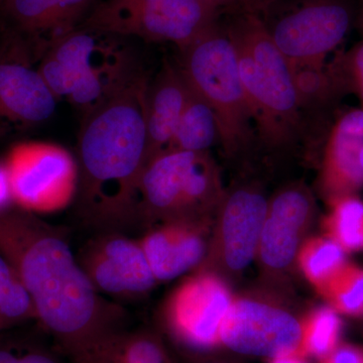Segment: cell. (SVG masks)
I'll return each instance as SVG.
<instances>
[{
    "label": "cell",
    "instance_id": "6da1fadb",
    "mask_svg": "<svg viewBox=\"0 0 363 363\" xmlns=\"http://www.w3.org/2000/svg\"><path fill=\"white\" fill-rule=\"evenodd\" d=\"M0 253L30 293L37 320L69 357L118 330V309L91 284L64 234L20 208L0 213Z\"/></svg>",
    "mask_w": 363,
    "mask_h": 363
},
{
    "label": "cell",
    "instance_id": "7a4b0ae2",
    "mask_svg": "<svg viewBox=\"0 0 363 363\" xmlns=\"http://www.w3.org/2000/svg\"><path fill=\"white\" fill-rule=\"evenodd\" d=\"M149 81L136 68L112 96L83 116L75 201L80 218L89 225L113 228L138 219L140 182L147 162Z\"/></svg>",
    "mask_w": 363,
    "mask_h": 363
},
{
    "label": "cell",
    "instance_id": "3957f363",
    "mask_svg": "<svg viewBox=\"0 0 363 363\" xmlns=\"http://www.w3.org/2000/svg\"><path fill=\"white\" fill-rule=\"evenodd\" d=\"M259 135L281 145L296 138L304 105L292 67L272 40L259 16L245 11L226 30Z\"/></svg>",
    "mask_w": 363,
    "mask_h": 363
},
{
    "label": "cell",
    "instance_id": "277c9868",
    "mask_svg": "<svg viewBox=\"0 0 363 363\" xmlns=\"http://www.w3.org/2000/svg\"><path fill=\"white\" fill-rule=\"evenodd\" d=\"M118 37L78 26L43 54L40 73L57 99L83 116L106 101L136 70Z\"/></svg>",
    "mask_w": 363,
    "mask_h": 363
},
{
    "label": "cell",
    "instance_id": "5b68a950",
    "mask_svg": "<svg viewBox=\"0 0 363 363\" xmlns=\"http://www.w3.org/2000/svg\"><path fill=\"white\" fill-rule=\"evenodd\" d=\"M182 54V71L214 111L224 149H240L250 138L253 121L238 55L226 30L213 26Z\"/></svg>",
    "mask_w": 363,
    "mask_h": 363
},
{
    "label": "cell",
    "instance_id": "8992f818",
    "mask_svg": "<svg viewBox=\"0 0 363 363\" xmlns=\"http://www.w3.org/2000/svg\"><path fill=\"white\" fill-rule=\"evenodd\" d=\"M220 9L205 0H98L79 26L118 38L172 43L183 52L217 25Z\"/></svg>",
    "mask_w": 363,
    "mask_h": 363
},
{
    "label": "cell",
    "instance_id": "52a82bcc",
    "mask_svg": "<svg viewBox=\"0 0 363 363\" xmlns=\"http://www.w3.org/2000/svg\"><path fill=\"white\" fill-rule=\"evenodd\" d=\"M220 196L218 174L208 152L164 150L143 169L138 217L149 221L202 218Z\"/></svg>",
    "mask_w": 363,
    "mask_h": 363
},
{
    "label": "cell",
    "instance_id": "ba28073f",
    "mask_svg": "<svg viewBox=\"0 0 363 363\" xmlns=\"http://www.w3.org/2000/svg\"><path fill=\"white\" fill-rule=\"evenodd\" d=\"M352 21L350 0H303L276 23L267 25L292 67L301 94L313 92L323 83L327 57L345 39Z\"/></svg>",
    "mask_w": 363,
    "mask_h": 363
},
{
    "label": "cell",
    "instance_id": "9c48e42d",
    "mask_svg": "<svg viewBox=\"0 0 363 363\" xmlns=\"http://www.w3.org/2000/svg\"><path fill=\"white\" fill-rule=\"evenodd\" d=\"M4 164L16 208L50 214L75 201L79 172L76 157L56 143L21 142L9 149Z\"/></svg>",
    "mask_w": 363,
    "mask_h": 363
},
{
    "label": "cell",
    "instance_id": "30bf717a",
    "mask_svg": "<svg viewBox=\"0 0 363 363\" xmlns=\"http://www.w3.org/2000/svg\"><path fill=\"white\" fill-rule=\"evenodd\" d=\"M32 44L11 32L0 47V136L32 130L49 121L58 99L30 60Z\"/></svg>",
    "mask_w": 363,
    "mask_h": 363
},
{
    "label": "cell",
    "instance_id": "8fae6325",
    "mask_svg": "<svg viewBox=\"0 0 363 363\" xmlns=\"http://www.w3.org/2000/svg\"><path fill=\"white\" fill-rule=\"evenodd\" d=\"M218 277L199 274L174 291L164 308V321L174 339L187 350L208 351L220 345V329L233 304Z\"/></svg>",
    "mask_w": 363,
    "mask_h": 363
},
{
    "label": "cell",
    "instance_id": "7c38bea8",
    "mask_svg": "<svg viewBox=\"0 0 363 363\" xmlns=\"http://www.w3.org/2000/svg\"><path fill=\"white\" fill-rule=\"evenodd\" d=\"M301 341L302 326L293 315L255 301H233L220 329V345L250 357L300 354Z\"/></svg>",
    "mask_w": 363,
    "mask_h": 363
},
{
    "label": "cell",
    "instance_id": "4fadbf2b",
    "mask_svg": "<svg viewBox=\"0 0 363 363\" xmlns=\"http://www.w3.org/2000/svg\"><path fill=\"white\" fill-rule=\"evenodd\" d=\"M78 259L99 294L138 298L157 283L140 240L121 233H104L89 241Z\"/></svg>",
    "mask_w": 363,
    "mask_h": 363
},
{
    "label": "cell",
    "instance_id": "5bb4252c",
    "mask_svg": "<svg viewBox=\"0 0 363 363\" xmlns=\"http://www.w3.org/2000/svg\"><path fill=\"white\" fill-rule=\"evenodd\" d=\"M363 108H348L332 123L325 143L320 187L329 202L363 188Z\"/></svg>",
    "mask_w": 363,
    "mask_h": 363
},
{
    "label": "cell",
    "instance_id": "9a60e30c",
    "mask_svg": "<svg viewBox=\"0 0 363 363\" xmlns=\"http://www.w3.org/2000/svg\"><path fill=\"white\" fill-rule=\"evenodd\" d=\"M98 0H0V16L40 54L84 21Z\"/></svg>",
    "mask_w": 363,
    "mask_h": 363
},
{
    "label": "cell",
    "instance_id": "2e32d148",
    "mask_svg": "<svg viewBox=\"0 0 363 363\" xmlns=\"http://www.w3.org/2000/svg\"><path fill=\"white\" fill-rule=\"evenodd\" d=\"M201 225V218L172 219L138 240L157 283L179 278L202 262L206 240Z\"/></svg>",
    "mask_w": 363,
    "mask_h": 363
},
{
    "label": "cell",
    "instance_id": "e0dca14e",
    "mask_svg": "<svg viewBox=\"0 0 363 363\" xmlns=\"http://www.w3.org/2000/svg\"><path fill=\"white\" fill-rule=\"evenodd\" d=\"M312 208L311 196L300 187L286 189L269 202L259 245L260 259L266 266L284 269L295 259Z\"/></svg>",
    "mask_w": 363,
    "mask_h": 363
},
{
    "label": "cell",
    "instance_id": "ac0fdd59",
    "mask_svg": "<svg viewBox=\"0 0 363 363\" xmlns=\"http://www.w3.org/2000/svg\"><path fill=\"white\" fill-rule=\"evenodd\" d=\"M269 202L257 191L240 189L224 200L221 212L222 252L234 271L247 267L259 252Z\"/></svg>",
    "mask_w": 363,
    "mask_h": 363
},
{
    "label": "cell",
    "instance_id": "d6986e66",
    "mask_svg": "<svg viewBox=\"0 0 363 363\" xmlns=\"http://www.w3.org/2000/svg\"><path fill=\"white\" fill-rule=\"evenodd\" d=\"M191 92L180 66L166 64L154 80L149 81L145 104L147 161L168 147Z\"/></svg>",
    "mask_w": 363,
    "mask_h": 363
},
{
    "label": "cell",
    "instance_id": "ffe728a7",
    "mask_svg": "<svg viewBox=\"0 0 363 363\" xmlns=\"http://www.w3.org/2000/svg\"><path fill=\"white\" fill-rule=\"evenodd\" d=\"M72 363H173L159 337L147 331H112L71 357Z\"/></svg>",
    "mask_w": 363,
    "mask_h": 363
},
{
    "label": "cell",
    "instance_id": "44dd1931",
    "mask_svg": "<svg viewBox=\"0 0 363 363\" xmlns=\"http://www.w3.org/2000/svg\"><path fill=\"white\" fill-rule=\"evenodd\" d=\"M218 142L220 128L217 117L210 105L192 88L173 138L164 150L208 152Z\"/></svg>",
    "mask_w": 363,
    "mask_h": 363
},
{
    "label": "cell",
    "instance_id": "7402d4cb",
    "mask_svg": "<svg viewBox=\"0 0 363 363\" xmlns=\"http://www.w3.org/2000/svg\"><path fill=\"white\" fill-rule=\"evenodd\" d=\"M33 319L37 320V312L30 293L0 253V333Z\"/></svg>",
    "mask_w": 363,
    "mask_h": 363
},
{
    "label": "cell",
    "instance_id": "603a6c76",
    "mask_svg": "<svg viewBox=\"0 0 363 363\" xmlns=\"http://www.w3.org/2000/svg\"><path fill=\"white\" fill-rule=\"evenodd\" d=\"M330 213L325 220L328 238L344 252L363 248V201L357 195L343 196L330 202Z\"/></svg>",
    "mask_w": 363,
    "mask_h": 363
},
{
    "label": "cell",
    "instance_id": "cb8c5ba5",
    "mask_svg": "<svg viewBox=\"0 0 363 363\" xmlns=\"http://www.w3.org/2000/svg\"><path fill=\"white\" fill-rule=\"evenodd\" d=\"M302 326L300 354L324 359L339 345L341 320L333 308L315 310L305 318Z\"/></svg>",
    "mask_w": 363,
    "mask_h": 363
},
{
    "label": "cell",
    "instance_id": "d4e9b609",
    "mask_svg": "<svg viewBox=\"0 0 363 363\" xmlns=\"http://www.w3.org/2000/svg\"><path fill=\"white\" fill-rule=\"evenodd\" d=\"M344 250L330 238H311L298 253V264L306 278L321 291L345 264Z\"/></svg>",
    "mask_w": 363,
    "mask_h": 363
},
{
    "label": "cell",
    "instance_id": "484cf974",
    "mask_svg": "<svg viewBox=\"0 0 363 363\" xmlns=\"http://www.w3.org/2000/svg\"><path fill=\"white\" fill-rule=\"evenodd\" d=\"M320 292L336 311L363 314V269L345 262Z\"/></svg>",
    "mask_w": 363,
    "mask_h": 363
},
{
    "label": "cell",
    "instance_id": "4316f807",
    "mask_svg": "<svg viewBox=\"0 0 363 363\" xmlns=\"http://www.w3.org/2000/svg\"><path fill=\"white\" fill-rule=\"evenodd\" d=\"M326 68L339 94L355 95L363 108V40L338 54Z\"/></svg>",
    "mask_w": 363,
    "mask_h": 363
},
{
    "label": "cell",
    "instance_id": "83f0119b",
    "mask_svg": "<svg viewBox=\"0 0 363 363\" xmlns=\"http://www.w3.org/2000/svg\"><path fill=\"white\" fill-rule=\"evenodd\" d=\"M0 363H63L40 344L16 339H0Z\"/></svg>",
    "mask_w": 363,
    "mask_h": 363
},
{
    "label": "cell",
    "instance_id": "f1b7e54d",
    "mask_svg": "<svg viewBox=\"0 0 363 363\" xmlns=\"http://www.w3.org/2000/svg\"><path fill=\"white\" fill-rule=\"evenodd\" d=\"M322 363H363V348L350 344L338 345Z\"/></svg>",
    "mask_w": 363,
    "mask_h": 363
},
{
    "label": "cell",
    "instance_id": "f546056e",
    "mask_svg": "<svg viewBox=\"0 0 363 363\" xmlns=\"http://www.w3.org/2000/svg\"><path fill=\"white\" fill-rule=\"evenodd\" d=\"M16 207L4 161H0V213Z\"/></svg>",
    "mask_w": 363,
    "mask_h": 363
},
{
    "label": "cell",
    "instance_id": "4dcf8cb0",
    "mask_svg": "<svg viewBox=\"0 0 363 363\" xmlns=\"http://www.w3.org/2000/svg\"><path fill=\"white\" fill-rule=\"evenodd\" d=\"M278 0H242V6L247 13H267Z\"/></svg>",
    "mask_w": 363,
    "mask_h": 363
},
{
    "label": "cell",
    "instance_id": "1f68e13d",
    "mask_svg": "<svg viewBox=\"0 0 363 363\" xmlns=\"http://www.w3.org/2000/svg\"><path fill=\"white\" fill-rule=\"evenodd\" d=\"M269 363H309L306 360V357L298 353H292V354L281 355V357H274L271 359Z\"/></svg>",
    "mask_w": 363,
    "mask_h": 363
},
{
    "label": "cell",
    "instance_id": "d6a6232c",
    "mask_svg": "<svg viewBox=\"0 0 363 363\" xmlns=\"http://www.w3.org/2000/svg\"><path fill=\"white\" fill-rule=\"evenodd\" d=\"M205 1L211 2L218 7H225L228 6H233L236 4H242V0H205Z\"/></svg>",
    "mask_w": 363,
    "mask_h": 363
},
{
    "label": "cell",
    "instance_id": "836d02e7",
    "mask_svg": "<svg viewBox=\"0 0 363 363\" xmlns=\"http://www.w3.org/2000/svg\"><path fill=\"white\" fill-rule=\"evenodd\" d=\"M358 25H359L360 30L363 33V0L362 9H360L359 18H358Z\"/></svg>",
    "mask_w": 363,
    "mask_h": 363
},
{
    "label": "cell",
    "instance_id": "e575fe53",
    "mask_svg": "<svg viewBox=\"0 0 363 363\" xmlns=\"http://www.w3.org/2000/svg\"><path fill=\"white\" fill-rule=\"evenodd\" d=\"M199 363H224V362H202Z\"/></svg>",
    "mask_w": 363,
    "mask_h": 363
},
{
    "label": "cell",
    "instance_id": "d590c367",
    "mask_svg": "<svg viewBox=\"0 0 363 363\" xmlns=\"http://www.w3.org/2000/svg\"><path fill=\"white\" fill-rule=\"evenodd\" d=\"M360 161H362V168H363V150H362V157H360Z\"/></svg>",
    "mask_w": 363,
    "mask_h": 363
}]
</instances>
